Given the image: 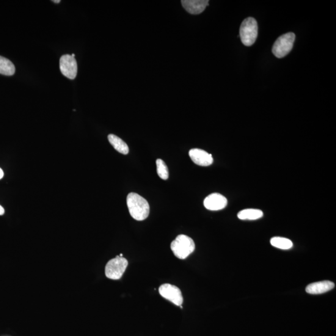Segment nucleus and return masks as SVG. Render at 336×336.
<instances>
[{
    "instance_id": "0eeeda50",
    "label": "nucleus",
    "mask_w": 336,
    "mask_h": 336,
    "mask_svg": "<svg viewBox=\"0 0 336 336\" xmlns=\"http://www.w3.org/2000/svg\"><path fill=\"white\" fill-rule=\"evenodd\" d=\"M60 70L66 78L74 79L78 74V63L71 55L65 54L60 57Z\"/></svg>"
},
{
    "instance_id": "1a4fd4ad",
    "label": "nucleus",
    "mask_w": 336,
    "mask_h": 336,
    "mask_svg": "<svg viewBox=\"0 0 336 336\" xmlns=\"http://www.w3.org/2000/svg\"><path fill=\"white\" fill-rule=\"evenodd\" d=\"M189 155L192 161L199 166H209L213 163L214 159L211 154L200 149H192L190 150Z\"/></svg>"
},
{
    "instance_id": "ddd939ff",
    "label": "nucleus",
    "mask_w": 336,
    "mask_h": 336,
    "mask_svg": "<svg viewBox=\"0 0 336 336\" xmlns=\"http://www.w3.org/2000/svg\"><path fill=\"white\" fill-rule=\"evenodd\" d=\"M263 216V212L259 209H247L240 211L238 214V218L241 220H253L261 218Z\"/></svg>"
},
{
    "instance_id": "423d86ee",
    "label": "nucleus",
    "mask_w": 336,
    "mask_h": 336,
    "mask_svg": "<svg viewBox=\"0 0 336 336\" xmlns=\"http://www.w3.org/2000/svg\"><path fill=\"white\" fill-rule=\"evenodd\" d=\"M159 293L162 297L178 307H181L183 303V297L180 289L177 286L170 284L162 285L159 288Z\"/></svg>"
},
{
    "instance_id": "f8f14e48",
    "label": "nucleus",
    "mask_w": 336,
    "mask_h": 336,
    "mask_svg": "<svg viewBox=\"0 0 336 336\" xmlns=\"http://www.w3.org/2000/svg\"><path fill=\"white\" fill-rule=\"evenodd\" d=\"M108 139L110 144L118 152L123 154V155H127L129 153L128 145L120 138L115 136V135L110 134L108 136Z\"/></svg>"
},
{
    "instance_id": "9d476101",
    "label": "nucleus",
    "mask_w": 336,
    "mask_h": 336,
    "mask_svg": "<svg viewBox=\"0 0 336 336\" xmlns=\"http://www.w3.org/2000/svg\"><path fill=\"white\" fill-rule=\"evenodd\" d=\"M182 5L187 12L191 15H199L205 10L209 5L208 0H183Z\"/></svg>"
},
{
    "instance_id": "7ed1b4c3",
    "label": "nucleus",
    "mask_w": 336,
    "mask_h": 336,
    "mask_svg": "<svg viewBox=\"0 0 336 336\" xmlns=\"http://www.w3.org/2000/svg\"><path fill=\"white\" fill-rule=\"evenodd\" d=\"M258 37V24L255 19L250 17L245 20L240 28V37L242 43L246 46H251Z\"/></svg>"
},
{
    "instance_id": "dca6fc26",
    "label": "nucleus",
    "mask_w": 336,
    "mask_h": 336,
    "mask_svg": "<svg viewBox=\"0 0 336 336\" xmlns=\"http://www.w3.org/2000/svg\"><path fill=\"white\" fill-rule=\"evenodd\" d=\"M157 173L159 178L162 180H166L169 178V171L165 162L161 159L156 160Z\"/></svg>"
},
{
    "instance_id": "39448f33",
    "label": "nucleus",
    "mask_w": 336,
    "mask_h": 336,
    "mask_svg": "<svg viewBox=\"0 0 336 336\" xmlns=\"http://www.w3.org/2000/svg\"><path fill=\"white\" fill-rule=\"evenodd\" d=\"M128 265L127 260L124 257L117 256L112 258L106 266V276L111 280H119L123 276Z\"/></svg>"
},
{
    "instance_id": "9b49d317",
    "label": "nucleus",
    "mask_w": 336,
    "mask_h": 336,
    "mask_svg": "<svg viewBox=\"0 0 336 336\" xmlns=\"http://www.w3.org/2000/svg\"><path fill=\"white\" fill-rule=\"evenodd\" d=\"M334 286V283L330 281H322L308 285L306 291L311 294H323L332 290Z\"/></svg>"
},
{
    "instance_id": "f03ea898",
    "label": "nucleus",
    "mask_w": 336,
    "mask_h": 336,
    "mask_svg": "<svg viewBox=\"0 0 336 336\" xmlns=\"http://www.w3.org/2000/svg\"><path fill=\"white\" fill-rule=\"evenodd\" d=\"M171 249L176 257L185 259L194 251V242L188 236L180 235L172 242Z\"/></svg>"
},
{
    "instance_id": "aec40b11",
    "label": "nucleus",
    "mask_w": 336,
    "mask_h": 336,
    "mask_svg": "<svg viewBox=\"0 0 336 336\" xmlns=\"http://www.w3.org/2000/svg\"><path fill=\"white\" fill-rule=\"evenodd\" d=\"M72 57H75V54H73L71 55Z\"/></svg>"
},
{
    "instance_id": "f257e3e1",
    "label": "nucleus",
    "mask_w": 336,
    "mask_h": 336,
    "mask_svg": "<svg viewBox=\"0 0 336 336\" xmlns=\"http://www.w3.org/2000/svg\"><path fill=\"white\" fill-rule=\"evenodd\" d=\"M129 214L134 219L142 221L150 214V205L148 201L137 193L131 192L126 198Z\"/></svg>"
},
{
    "instance_id": "2eb2a0df",
    "label": "nucleus",
    "mask_w": 336,
    "mask_h": 336,
    "mask_svg": "<svg viewBox=\"0 0 336 336\" xmlns=\"http://www.w3.org/2000/svg\"><path fill=\"white\" fill-rule=\"evenodd\" d=\"M271 243L273 247L282 250H289L293 246V242L290 239L280 238V237L273 238L271 239Z\"/></svg>"
},
{
    "instance_id": "4468645a",
    "label": "nucleus",
    "mask_w": 336,
    "mask_h": 336,
    "mask_svg": "<svg viewBox=\"0 0 336 336\" xmlns=\"http://www.w3.org/2000/svg\"><path fill=\"white\" fill-rule=\"evenodd\" d=\"M15 73V67L12 61L4 57L0 56V74L11 76Z\"/></svg>"
},
{
    "instance_id": "20e7f679",
    "label": "nucleus",
    "mask_w": 336,
    "mask_h": 336,
    "mask_svg": "<svg viewBox=\"0 0 336 336\" xmlns=\"http://www.w3.org/2000/svg\"><path fill=\"white\" fill-rule=\"evenodd\" d=\"M295 35L293 32H288L278 38L274 46L272 52L278 58H283L290 53L293 49Z\"/></svg>"
},
{
    "instance_id": "f3484780",
    "label": "nucleus",
    "mask_w": 336,
    "mask_h": 336,
    "mask_svg": "<svg viewBox=\"0 0 336 336\" xmlns=\"http://www.w3.org/2000/svg\"><path fill=\"white\" fill-rule=\"evenodd\" d=\"M5 214V209L0 205V216H3Z\"/></svg>"
},
{
    "instance_id": "a211bd4d",
    "label": "nucleus",
    "mask_w": 336,
    "mask_h": 336,
    "mask_svg": "<svg viewBox=\"0 0 336 336\" xmlns=\"http://www.w3.org/2000/svg\"><path fill=\"white\" fill-rule=\"evenodd\" d=\"M4 171H3L1 168H0V180L4 178Z\"/></svg>"
},
{
    "instance_id": "6e6552de",
    "label": "nucleus",
    "mask_w": 336,
    "mask_h": 336,
    "mask_svg": "<svg viewBox=\"0 0 336 336\" xmlns=\"http://www.w3.org/2000/svg\"><path fill=\"white\" fill-rule=\"evenodd\" d=\"M205 208L210 211H220L227 205V199L224 195L219 193L211 194L204 201Z\"/></svg>"
},
{
    "instance_id": "6ab92c4d",
    "label": "nucleus",
    "mask_w": 336,
    "mask_h": 336,
    "mask_svg": "<svg viewBox=\"0 0 336 336\" xmlns=\"http://www.w3.org/2000/svg\"><path fill=\"white\" fill-rule=\"evenodd\" d=\"M52 2L55 3V4H59V3L60 2V0H58V1H55V0H54V1Z\"/></svg>"
}]
</instances>
